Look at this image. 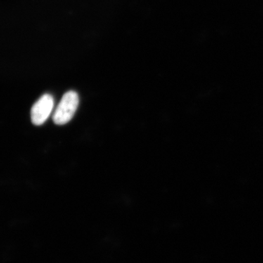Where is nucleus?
I'll use <instances>...</instances> for the list:
<instances>
[{"mask_svg": "<svg viewBox=\"0 0 263 263\" xmlns=\"http://www.w3.org/2000/svg\"><path fill=\"white\" fill-rule=\"evenodd\" d=\"M79 104V97L76 91L65 93L53 114V120L55 124L63 125L70 122L75 115Z\"/></svg>", "mask_w": 263, "mask_h": 263, "instance_id": "f257e3e1", "label": "nucleus"}, {"mask_svg": "<svg viewBox=\"0 0 263 263\" xmlns=\"http://www.w3.org/2000/svg\"><path fill=\"white\" fill-rule=\"evenodd\" d=\"M54 100L51 95L45 94L33 105L31 110V119L34 125L44 124L51 114Z\"/></svg>", "mask_w": 263, "mask_h": 263, "instance_id": "f03ea898", "label": "nucleus"}]
</instances>
